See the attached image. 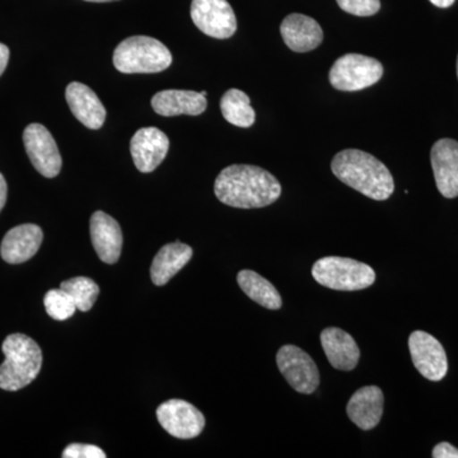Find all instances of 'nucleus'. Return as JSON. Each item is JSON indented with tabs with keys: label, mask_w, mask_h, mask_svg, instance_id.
I'll list each match as a JSON object with an SVG mask.
<instances>
[{
	"label": "nucleus",
	"mask_w": 458,
	"mask_h": 458,
	"mask_svg": "<svg viewBox=\"0 0 458 458\" xmlns=\"http://www.w3.org/2000/svg\"><path fill=\"white\" fill-rule=\"evenodd\" d=\"M214 192L228 207L256 209L276 203L282 185L269 171L258 165H232L216 177Z\"/></svg>",
	"instance_id": "obj_1"
},
{
	"label": "nucleus",
	"mask_w": 458,
	"mask_h": 458,
	"mask_svg": "<svg viewBox=\"0 0 458 458\" xmlns=\"http://www.w3.org/2000/svg\"><path fill=\"white\" fill-rule=\"evenodd\" d=\"M336 179L373 200H387L394 191L390 170L375 156L360 149H345L331 162Z\"/></svg>",
	"instance_id": "obj_2"
},
{
	"label": "nucleus",
	"mask_w": 458,
	"mask_h": 458,
	"mask_svg": "<svg viewBox=\"0 0 458 458\" xmlns=\"http://www.w3.org/2000/svg\"><path fill=\"white\" fill-rule=\"evenodd\" d=\"M2 351L5 360L0 366V388L18 391L35 381L42 367V352L38 343L23 334L5 337Z\"/></svg>",
	"instance_id": "obj_3"
},
{
	"label": "nucleus",
	"mask_w": 458,
	"mask_h": 458,
	"mask_svg": "<svg viewBox=\"0 0 458 458\" xmlns=\"http://www.w3.org/2000/svg\"><path fill=\"white\" fill-rule=\"evenodd\" d=\"M171 64V51L149 36H131L114 51V68L125 74L159 73Z\"/></svg>",
	"instance_id": "obj_4"
},
{
	"label": "nucleus",
	"mask_w": 458,
	"mask_h": 458,
	"mask_svg": "<svg viewBox=\"0 0 458 458\" xmlns=\"http://www.w3.org/2000/svg\"><path fill=\"white\" fill-rule=\"evenodd\" d=\"M312 276L318 284L343 292L361 291L376 282L375 270L369 265L339 256H327L316 261Z\"/></svg>",
	"instance_id": "obj_5"
},
{
	"label": "nucleus",
	"mask_w": 458,
	"mask_h": 458,
	"mask_svg": "<svg viewBox=\"0 0 458 458\" xmlns=\"http://www.w3.org/2000/svg\"><path fill=\"white\" fill-rule=\"evenodd\" d=\"M384 75V66L373 57L360 54H345L331 66L328 81L344 92H357L373 86Z\"/></svg>",
	"instance_id": "obj_6"
},
{
	"label": "nucleus",
	"mask_w": 458,
	"mask_h": 458,
	"mask_svg": "<svg viewBox=\"0 0 458 458\" xmlns=\"http://www.w3.org/2000/svg\"><path fill=\"white\" fill-rule=\"evenodd\" d=\"M276 364L286 382L297 393L310 394L318 390L319 372L315 360L295 345H284L276 354Z\"/></svg>",
	"instance_id": "obj_7"
},
{
	"label": "nucleus",
	"mask_w": 458,
	"mask_h": 458,
	"mask_svg": "<svg viewBox=\"0 0 458 458\" xmlns=\"http://www.w3.org/2000/svg\"><path fill=\"white\" fill-rule=\"evenodd\" d=\"M191 18L201 32L218 40L237 31L236 14L227 0H192Z\"/></svg>",
	"instance_id": "obj_8"
},
{
	"label": "nucleus",
	"mask_w": 458,
	"mask_h": 458,
	"mask_svg": "<svg viewBox=\"0 0 458 458\" xmlns=\"http://www.w3.org/2000/svg\"><path fill=\"white\" fill-rule=\"evenodd\" d=\"M27 156L38 174L54 179L62 171V156L51 132L41 123H30L23 131Z\"/></svg>",
	"instance_id": "obj_9"
},
{
	"label": "nucleus",
	"mask_w": 458,
	"mask_h": 458,
	"mask_svg": "<svg viewBox=\"0 0 458 458\" xmlns=\"http://www.w3.org/2000/svg\"><path fill=\"white\" fill-rule=\"evenodd\" d=\"M159 424L179 439L197 438L205 428V418L200 410L183 400H168L157 409Z\"/></svg>",
	"instance_id": "obj_10"
},
{
	"label": "nucleus",
	"mask_w": 458,
	"mask_h": 458,
	"mask_svg": "<svg viewBox=\"0 0 458 458\" xmlns=\"http://www.w3.org/2000/svg\"><path fill=\"white\" fill-rule=\"evenodd\" d=\"M412 363L421 376L441 381L448 372V360L442 344L426 331H414L409 337Z\"/></svg>",
	"instance_id": "obj_11"
},
{
	"label": "nucleus",
	"mask_w": 458,
	"mask_h": 458,
	"mask_svg": "<svg viewBox=\"0 0 458 458\" xmlns=\"http://www.w3.org/2000/svg\"><path fill=\"white\" fill-rule=\"evenodd\" d=\"M170 149V140L159 129L141 128L135 132L131 141L132 161L138 170L149 174L164 162Z\"/></svg>",
	"instance_id": "obj_12"
},
{
	"label": "nucleus",
	"mask_w": 458,
	"mask_h": 458,
	"mask_svg": "<svg viewBox=\"0 0 458 458\" xmlns=\"http://www.w3.org/2000/svg\"><path fill=\"white\" fill-rule=\"evenodd\" d=\"M430 162L436 179L437 189L443 197H458V141L441 140L430 152Z\"/></svg>",
	"instance_id": "obj_13"
},
{
	"label": "nucleus",
	"mask_w": 458,
	"mask_h": 458,
	"mask_svg": "<svg viewBox=\"0 0 458 458\" xmlns=\"http://www.w3.org/2000/svg\"><path fill=\"white\" fill-rule=\"evenodd\" d=\"M90 240L101 261L114 264L123 250V232L119 223L105 212L93 213L89 222Z\"/></svg>",
	"instance_id": "obj_14"
},
{
	"label": "nucleus",
	"mask_w": 458,
	"mask_h": 458,
	"mask_svg": "<svg viewBox=\"0 0 458 458\" xmlns=\"http://www.w3.org/2000/svg\"><path fill=\"white\" fill-rule=\"evenodd\" d=\"M66 102L78 122L92 131H98L106 120V108L101 99L86 84L72 82L65 90Z\"/></svg>",
	"instance_id": "obj_15"
},
{
	"label": "nucleus",
	"mask_w": 458,
	"mask_h": 458,
	"mask_svg": "<svg viewBox=\"0 0 458 458\" xmlns=\"http://www.w3.org/2000/svg\"><path fill=\"white\" fill-rule=\"evenodd\" d=\"M44 233L38 225H17L3 238L0 255L8 264H22L38 254Z\"/></svg>",
	"instance_id": "obj_16"
},
{
	"label": "nucleus",
	"mask_w": 458,
	"mask_h": 458,
	"mask_svg": "<svg viewBox=\"0 0 458 458\" xmlns=\"http://www.w3.org/2000/svg\"><path fill=\"white\" fill-rule=\"evenodd\" d=\"M280 33L286 47L295 53L315 50L324 40L321 26L313 18L300 13L285 17L280 25Z\"/></svg>",
	"instance_id": "obj_17"
},
{
	"label": "nucleus",
	"mask_w": 458,
	"mask_h": 458,
	"mask_svg": "<svg viewBox=\"0 0 458 458\" xmlns=\"http://www.w3.org/2000/svg\"><path fill=\"white\" fill-rule=\"evenodd\" d=\"M384 405L385 397L381 388L366 386L352 394L346 406V414L355 426L370 430L381 421Z\"/></svg>",
	"instance_id": "obj_18"
},
{
	"label": "nucleus",
	"mask_w": 458,
	"mask_h": 458,
	"mask_svg": "<svg viewBox=\"0 0 458 458\" xmlns=\"http://www.w3.org/2000/svg\"><path fill=\"white\" fill-rule=\"evenodd\" d=\"M321 344L334 369L349 372L358 366L360 352L351 334L342 328L327 327L321 333Z\"/></svg>",
	"instance_id": "obj_19"
},
{
	"label": "nucleus",
	"mask_w": 458,
	"mask_h": 458,
	"mask_svg": "<svg viewBox=\"0 0 458 458\" xmlns=\"http://www.w3.org/2000/svg\"><path fill=\"white\" fill-rule=\"evenodd\" d=\"M207 98L194 90L165 89L156 93L152 98L153 110L165 117L179 114L198 116L207 110Z\"/></svg>",
	"instance_id": "obj_20"
},
{
	"label": "nucleus",
	"mask_w": 458,
	"mask_h": 458,
	"mask_svg": "<svg viewBox=\"0 0 458 458\" xmlns=\"http://www.w3.org/2000/svg\"><path fill=\"white\" fill-rule=\"evenodd\" d=\"M192 254L191 247L179 241L162 247L150 267L152 282L158 286L167 284L191 260Z\"/></svg>",
	"instance_id": "obj_21"
},
{
	"label": "nucleus",
	"mask_w": 458,
	"mask_h": 458,
	"mask_svg": "<svg viewBox=\"0 0 458 458\" xmlns=\"http://www.w3.org/2000/svg\"><path fill=\"white\" fill-rule=\"evenodd\" d=\"M237 282L247 297L267 310H279L282 307V295L269 280L262 278L260 274L252 270H242L238 273Z\"/></svg>",
	"instance_id": "obj_22"
},
{
	"label": "nucleus",
	"mask_w": 458,
	"mask_h": 458,
	"mask_svg": "<svg viewBox=\"0 0 458 458\" xmlns=\"http://www.w3.org/2000/svg\"><path fill=\"white\" fill-rule=\"evenodd\" d=\"M221 110L223 117L238 128H250L255 123L256 114L251 99L242 90H227L221 99Z\"/></svg>",
	"instance_id": "obj_23"
},
{
	"label": "nucleus",
	"mask_w": 458,
	"mask_h": 458,
	"mask_svg": "<svg viewBox=\"0 0 458 458\" xmlns=\"http://www.w3.org/2000/svg\"><path fill=\"white\" fill-rule=\"evenodd\" d=\"M60 288L64 289L66 293L71 295L77 310L82 312H89L92 309L99 294V286L86 276L65 280L60 284Z\"/></svg>",
	"instance_id": "obj_24"
},
{
	"label": "nucleus",
	"mask_w": 458,
	"mask_h": 458,
	"mask_svg": "<svg viewBox=\"0 0 458 458\" xmlns=\"http://www.w3.org/2000/svg\"><path fill=\"white\" fill-rule=\"evenodd\" d=\"M44 306L47 315L56 321H65L77 311L74 301L64 289H51L44 298Z\"/></svg>",
	"instance_id": "obj_25"
},
{
	"label": "nucleus",
	"mask_w": 458,
	"mask_h": 458,
	"mask_svg": "<svg viewBox=\"0 0 458 458\" xmlns=\"http://www.w3.org/2000/svg\"><path fill=\"white\" fill-rule=\"evenodd\" d=\"M339 7L346 13L358 17H370L381 9L379 0H336Z\"/></svg>",
	"instance_id": "obj_26"
},
{
	"label": "nucleus",
	"mask_w": 458,
	"mask_h": 458,
	"mask_svg": "<svg viewBox=\"0 0 458 458\" xmlns=\"http://www.w3.org/2000/svg\"><path fill=\"white\" fill-rule=\"evenodd\" d=\"M63 458H105L106 454L93 445H82V443H72L63 451Z\"/></svg>",
	"instance_id": "obj_27"
},
{
	"label": "nucleus",
	"mask_w": 458,
	"mask_h": 458,
	"mask_svg": "<svg viewBox=\"0 0 458 458\" xmlns=\"http://www.w3.org/2000/svg\"><path fill=\"white\" fill-rule=\"evenodd\" d=\"M432 456L434 458H458V450L451 443L442 442L433 448Z\"/></svg>",
	"instance_id": "obj_28"
},
{
	"label": "nucleus",
	"mask_w": 458,
	"mask_h": 458,
	"mask_svg": "<svg viewBox=\"0 0 458 458\" xmlns=\"http://www.w3.org/2000/svg\"><path fill=\"white\" fill-rule=\"evenodd\" d=\"M9 62V49L4 44L0 42V75L4 73Z\"/></svg>",
	"instance_id": "obj_29"
},
{
	"label": "nucleus",
	"mask_w": 458,
	"mask_h": 458,
	"mask_svg": "<svg viewBox=\"0 0 458 458\" xmlns=\"http://www.w3.org/2000/svg\"><path fill=\"white\" fill-rule=\"evenodd\" d=\"M7 182H5L4 176H3L2 174H0V212H2V209L3 208H4L5 203H7Z\"/></svg>",
	"instance_id": "obj_30"
},
{
	"label": "nucleus",
	"mask_w": 458,
	"mask_h": 458,
	"mask_svg": "<svg viewBox=\"0 0 458 458\" xmlns=\"http://www.w3.org/2000/svg\"><path fill=\"white\" fill-rule=\"evenodd\" d=\"M429 2L436 5V7L448 8L451 7L456 0H429Z\"/></svg>",
	"instance_id": "obj_31"
},
{
	"label": "nucleus",
	"mask_w": 458,
	"mask_h": 458,
	"mask_svg": "<svg viewBox=\"0 0 458 458\" xmlns=\"http://www.w3.org/2000/svg\"><path fill=\"white\" fill-rule=\"evenodd\" d=\"M86 2H92V3H108V2H116V0H86Z\"/></svg>",
	"instance_id": "obj_32"
},
{
	"label": "nucleus",
	"mask_w": 458,
	"mask_h": 458,
	"mask_svg": "<svg viewBox=\"0 0 458 458\" xmlns=\"http://www.w3.org/2000/svg\"><path fill=\"white\" fill-rule=\"evenodd\" d=\"M457 77H458V57H457Z\"/></svg>",
	"instance_id": "obj_33"
}]
</instances>
